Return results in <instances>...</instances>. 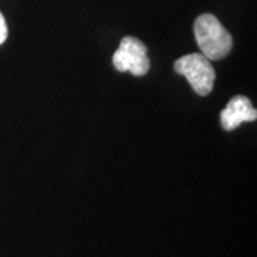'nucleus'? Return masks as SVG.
Instances as JSON below:
<instances>
[{
	"label": "nucleus",
	"instance_id": "1",
	"mask_svg": "<svg viewBox=\"0 0 257 257\" xmlns=\"http://www.w3.org/2000/svg\"><path fill=\"white\" fill-rule=\"evenodd\" d=\"M194 37L202 50V55L209 60H221L229 55L233 40L230 33L210 13L200 15L194 22Z\"/></svg>",
	"mask_w": 257,
	"mask_h": 257
},
{
	"label": "nucleus",
	"instance_id": "3",
	"mask_svg": "<svg viewBox=\"0 0 257 257\" xmlns=\"http://www.w3.org/2000/svg\"><path fill=\"white\" fill-rule=\"evenodd\" d=\"M113 66L119 72H130L133 76H145L150 69L146 46L136 37L126 36L113 55Z\"/></svg>",
	"mask_w": 257,
	"mask_h": 257
},
{
	"label": "nucleus",
	"instance_id": "2",
	"mask_svg": "<svg viewBox=\"0 0 257 257\" xmlns=\"http://www.w3.org/2000/svg\"><path fill=\"white\" fill-rule=\"evenodd\" d=\"M176 73L182 74L190 83L192 89L200 96L210 94L216 80L214 69L207 57L193 53L177 59L175 63Z\"/></svg>",
	"mask_w": 257,
	"mask_h": 257
},
{
	"label": "nucleus",
	"instance_id": "4",
	"mask_svg": "<svg viewBox=\"0 0 257 257\" xmlns=\"http://www.w3.org/2000/svg\"><path fill=\"white\" fill-rule=\"evenodd\" d=\"M257 119V111L251 107V101L246 96H234L221 110L220 123L224 130H234L244 121H254Z\"/></svg>",
	"mask_w": 257,
	"mask_h": 257
},
{
	"label": "nucleus",
	"instance_id": "5",
	"mask_svg": "<svg viewBox=\"0 0 257 257\" xmlns=\"http://www.w3.org/2000/svg\"><path fill=\"white\" fill-rule=\"evenodd\" d=\"M6 39H8V25H6V20L3 18V15L0 13V45L5 43Z\"/></svg>",
	"mask_w": 257,
	"mask_h": 257
}]
</instances>
